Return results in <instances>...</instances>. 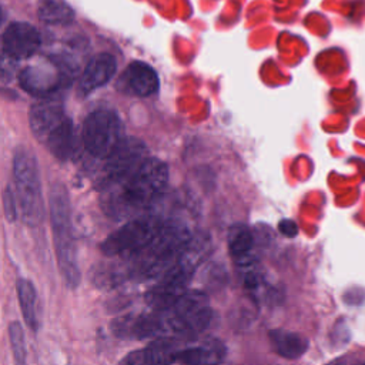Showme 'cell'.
<instances>
[{
	"mask_svg": "<svg viewBox=\"0 0 365 365\" xmlns=\"http://www.w3.org/2000/svg\"><path fill=\"white\" fill-rule=\"evenodd\" d=\"M278 230L282 235H285L288 238H292L298 234V227L292 220H281L278 224Z\"/></svg>",
	"mask_w": 365,
	"mask_h": 365,
	"instance_id": "d4e9b609",
	"label": "cell"
},
{
	"mask_svg": "<svg viewBox=\"0 0 365 365\" xmlns=\"http://www.w3.org/2000/svg\"><path fill=\"white\" fill-rule=\"evenodd\" d=\"M67 115L63 107L56 101H40L34 104L29 114V123L33 134L44 143L46 137L61 124Z\"/></svg>",
	"mask_w": 365,
	"mask_h": 365,
	"instance_id": "7c38bea8",
	"label": "cell"
},
{
	"mask_svg": "<svg viewBox=\"0 0 365 365\" xmlns=\"http://www.w3.org/2000/svg\"><path fill=\"white\" fill-rule=\"evenodd\" d=\"M125 90L138 97H148L158 90V77L153 67L143 61H133L123 76Z\"/></svg>",
	"mask_w": 365,
	"mask_h": 365,
	"instance_id": "4fadbf2b",
	"label": "cell"
},
{
	"mask_svg": "<svg viewBox=\"0 0 365 365\" xmlns=\"http://www.w3.org/2000/svg\"><path fill=\"white\" fill-rule=\"evenodd\" d=\"M9 335L13 356L17 365H26V345H24V334L21 324L19 321H13L9 325Z\"/></svg>",
	"mask_w": 365,
	"mask_h": 365,
	"instance_id": "44dd1931",
	"label": "cell"
},
{
	"mask_svg": "<svg viewBox=\"0 0 365 365\" xmlns=\"http://www.w3.org/2000/svg\"><path fill=\"white\" fill-rule=\"evenodd\" d=\"M177 349L170 338H155L145 349L143 365H171Z\"/></svg>",
	"mask_w": 365,
	"mask_h": 365,
	"instance_id": "d6986e66",
	"label": "cell"
},
{
	"mask_svg": "<svg viewBox=\"0 0 365 365\" xmlns=\"http://www.w3.org/2000/svg\"><path fill=\"white\" fill-rule=\"evenodd\" d=\"M81 137L86 150L91 155L106 158L121 140L120 118L111 110H96L84 120Z\"/></svg>",
	"mask_w": 365,
	"mask_h": 365,
	"instance_id": "8992f818",
	"label": "cell"
},
{
	"mask_svg": "<svg viewBox=\"0 0 365 365\" xmlns=\"http://www.w3.org/2000/svg\"><path fill=\"white\" fill-rule=\"evenodd\" d=\"M145 144L134 137L121 138L111 153L103 158V187H111L130 177L148 157Z\"/></svg>",
	"mask_w": 365,
	"mask_h": 365,
	"instance_id": "52a82bcc",
	"label": "cell"
},
{
	"mask_svg": "<svg viewBox=\"0 0 365 365\" xmlns=\"http://www.w3.org/2000/svg\"><path fill=\"white\" fill-rule=\"evenodd\" d=\"M48 151L58 160H67L74 151V128L71 120L67 117L58 124L44 140Z\"/></svg>",
	"mask_w": 365,
	"mask_h": 365,
	"instance_id": "2e32d148",
	"label": "cell"
},
{
	"mask_svg": "<svg viewBox=\"0 0 365 365\" xmlns=\"http://www.w3.org/2000/svg\"><path fill=\"white\" fill-rule=\"evenodd\" d=\"M16 70V60L6 51L0 38V80L9 81Z\"/></svg>",
	"mask_w": 365,
	"mask_h": 365,
	"instance_id": "7402d4cb",
	"label": "cell"
},
{
	"mask_svg": "<svg viewBox=\"0 0 365 365\" xmlns=\"http://www.w3.org/2000/svg\"><path fill=\"white\" fill-rule=\"evenodd\" d=\"M143 359H144V349H137L127 354L118 362V365H143Z\"/></svg>",
	"mask_w": 365,
	"mask_h": 365,
	"instance_id": "cb8c5ba5",
	"label": "cell"
},
{
	"mask_svg": "<svg viewBox=\"0 0 365 365\" xmlns=\"http://www.w3.org/2000/svg\"><path fill=\"white\" fill-rule=\"evenodd\" d=\"M254 247V235L244 224H234L228 231V251L237 261H245Z\"/></svg>",
	"mask_w": 365,
	"mask_h": 365,
	"instance_id": "ac0fdd59",
	"label": "cell"
},
{
	"mask_svg": "<svg viewBox=\"0 0 365 365\" xmlns=\"http://www.w3.org/2000/svg\"><path fill=\"white\" fill-rule=\"evenodd\" d=\"M16 289H17V298L21 308L23 319L26 325L30 328V331L37 332L40 327V319H38V298H37L36 288L31 281L21 277L16 282Z\"/></svg>",
	"mask_w": 365,
	"mask_h": 365,
	"instance_id": "5bb4252c",
	"label": "cell"
},
{
	"mask_svg": "<svg viewBox=\"0 0 365 365\" xmlns=\"http://www.w3.org/2000/svg\"><path fill=\"white\" fill-rule=\"evenodd\" d=\"M192 275V271L175 262L168 271H165L157 282L145 294L147 304L154 311H164L170 308L182 294L187 292V284Z\"/></svg>",
	"mask_w": 365,
	"mask_h": 365,
	"instance_id": "ba28073f",
	"label": "cell"
},
{
	"mask_svg": "<svg viewBox=\"0 0 365 365\" xmlns=\"http://www.w3.org/2000/svg\"><path fill=\"white\" fill-rule=\"evenodd\" d=\"M190 237L184 225L164 222L157 235L141 251L125 259L127 278L138 281L160 278L177 262Z\"/></svg>",
	"mask_w": 365,
	"mask_h": 365,
	"instance_id": "7a4b0ae2",
	"label": "cell"
},
{
	"mask_svg": "<svg viewBox=\"0 0 365 365\" xmlns=\"http://www.w3.org/2000/svg\"><path fill=\"white\" fill-rule=\"evenodd\" d=\"M163 221L154 215L134 218L111 232L101 244L106 257H121L124 259L141 251L160 231Z\"/></svg>",
	"mask_w": 365,
	"mask_h": 365,
	"instance_id": "5b68a950",
	"label": "cell"
},
{
	"mask_svg": "<svg viewBox=\"0 0 365 365\" xmlns=\"http://www.w3.org/2000/svg\"><path fill=\"white\" fill-rule=\"evenodd\" d=\"M268 336L272 349L287 359H297L302 356L308 348V341L297 332L274 329Z\"/></svg>",
	"mask_w": 365,
	"mask_h": 365,
	"instance_id": "9a60e30c",
	"label": "cell"
},
{
	"mask_svg": "<svg viewBox=\"0 0 365 365\" xmlns=\"http://www.w3.org/2000/svg\"><path fill=\"white\" fill-rule=\"evenodd\" d=\"M168 181V168L158 158H147L130 177L115 184L118 190L106 202V211L124 218L150 207L164 191Z\"/></svg>",
	"mask_w": 365,
	"mask_h": 365,
	"instance_id": "6da1fadb",
	"label": "cell"
},
{
	"mask_svg": "<svg viewBox=\"0 0 365 365\" xmlns=\"http://www.w3.org/2000/svg\"><path fill=\"white\" fill-rule=\"evenodd\" d=\"M64 73L56 63H40L26 67L20 76L21 87L37 97H46L58 90L64 81Z\"/></svg>",
	"mask_w": 365,
	"mask_h": 365,
	"instance_id": "9c48e42d",
	"label": "cell"
},
{
	"mask_svg": "<svg viewBox=\"0 0 365 365\" xmlns=\"http://www.w3.org/2000/svg\"><path fill=\"white\" fill-rule=\"evenodd\" d=\"M218 358L220 354L212 346H197L180 352L177 351L173 362L180 365H214Z\"/></svg>",
	"mask_w": 365,
	"mask_h": 365,
	"instance_id": "ffe728a7",
	"label": "cell"
},
{
	"mask_svg": "<svg viewBox=\"0 0 365 365\" xmlns=\"http://www.w3.org/2000/svg\"><path fill=\"white\" fill-rule=\"evenodd\" d=\"M4 211H6V215L10 221L16 220V217H17V204H16V198H14L13 191H10V190H6V192H4Z\"/></svg>",
	"mask_w": 365,
	"mask_h": 365,
	"instance_id": "603a6c76",
	"label": "cell"
},
{
	"mask_svg": "<svg viewBox=\"0 0 365 365\" xmlns=\"http://www.w3.org/2000/svg\"><path fill=\"white\" fill-rule=\"evenodd\" d=\"M50 221L54 238L56 257L58 269L66 285L71 289L77 288L81 274L77 265L76 241L73 235L70 204L67 192L63 187H54L50 194Z\"/></svg>",
	"mask_w": 365,
	"mask_h": 365,
	"instance_id": "3957f363",
	"label": "cell"
},
{
	"mask_svg": "<svg viewBox=\"0 0 365 365\" xmlns=\"http://www.w3.org/2000/svg\"><path fill=\"white\" fill-rule=\"evenodd\" d=\"M115 58L108 53H100L94 56L86 66L78 80V91L86 96L96 88L108 83L115 74Z\"/></svg>",
	"mask_w": 365,
	"mask_h": 365,
	"instance_id": "8fae6325",
	"label": "cell"
},
{
	"mask_svg": "<svg viewBox=\"0 0 365 365\" xmlns=\"http://www.w3.org/2000/svg\"><path fill=\"white\" fill-rule=\"evenodd\" d=\"M37 14L41 21L51 26L71 23L74 13L64 0H38Z\"/></svg>",
	"mask_w": 365,
	"mask_h": 365,
	"instance_id": "e0dca14e",
	"label": "cell"
},
{
	"mask_svg": "<svg viewBox=\"0 0 365 365\" xmlns=\"http://www.w3.org/2000/svg\"><path fill=\"white\" fill-rule=\"evenodd\" d=\"M1 17H3V13H1V9H0V21H1Z\"/></svg>",
	"mask_w": 365,
	"mask_h": 365,
	"instance_id": "484cf974",
	"label": "cell"
},
{
	"mask_svg": "<svg viewBox=\"0 0 365 365\" xmlns=\"http://www.w3.org/2000/svg\"><path fill=\"white\" fill-rule=\"evenodd\" d=\"M6 51L17 61L31 57L40 47L41 38L36 27L29 23H11L1 37Z\"/></svg>",
	"mask_w": 365,
	"mask_h": 365,
	"instance_id": "30bf717a",
	"label": "cell"
},
{
	"mask_svg": "<svg viewBox=\"0 0 365 365\" xmlns=\"http://www.w3.org/2000/svg\"><path fill=\"white\" fill-rule=\"evenodd\" d=\"M14 175V198L21 218L29 225H37L43 221L44 207L41 197V185L38 168L31 153L20 147L13 158Z\"/></svg>",
	"mask_w": 365,
	"mask_h": 365,
	"instance_id": "277c9868",
	"label": "cell"
}]
</instances>
